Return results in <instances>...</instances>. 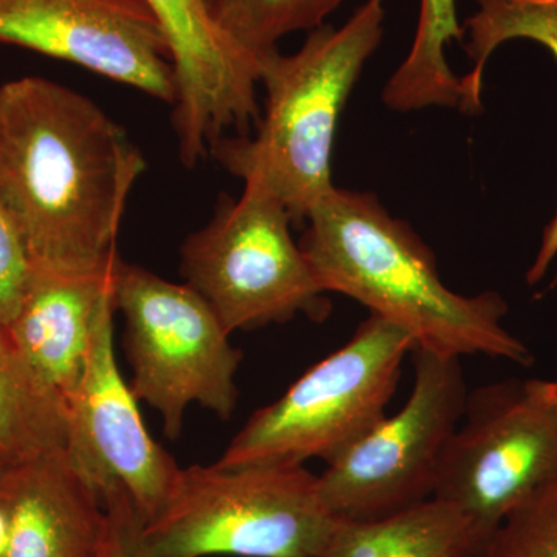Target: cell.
Instances as JSON below:
<instances>
[{"label":"cell","instance_id":"6da1fadb","mask_svg":"<svg viewBox=\"0 0 557 557\" xmlns=\"http://www.w3.org/2000/svg\"><path fill=\"white\" fill-rule=\"evenodd\" d=\"M146 170L127 132L79 91L25 76L0 87V201L33 267L108 269Z\"/></svg>","mask_w":557,"mask_h":557},{"label":"cell","instance_id":"7a4b0ae2","mask_svg":"<svg viewBox=\"0 0 557 557\" xmlns=\"http://www.w3.org/2000/svg\"><path fill=\"white\" fill-rule=\"evenodd\" d=\"M299 247L319 285L368 307L416 341L449 357L483 355L534 364V355L504 325L498 293H454L440 277L434 252L376 196L333 188L306 220Z\"/></svg>","mask_w":557,"mask_h":557},{"label":"cell","instance_id":"3957f363","mask_svg":"<svg viewBox=\"0 0 557 557\" xmlns=\"http://www.w3.org/2000/svg\"><path fill=\"white\" fill-rule=\"evenodd\" d=\"M384 16V0H366L343 27L310 32L295 54L260 57L265 108L255 134L222 138L211 149L231 174L263 183L293 223H306L335 188L330 161L339 115L380 47Z\"/></svg>","mask_w":557,"mask_h":557},{"label":"cell","instance_id":"277c9868","mask_svg":"<svg viewBox=\"0 0 557 557\" xmlns=\"http://www.w3.org/2000/svg\"><path fill=\"white\" fill-rule=\"evenodd\" d=\"M338 518L306 465L180 469L159 515L143 523L139 557H317Z\"/></svg>","mask_w":557,"mask_h":557},{"label":"cell","instance_id":"5b68a950","mask_svg":"<svg viewBox=\"0 0 557 557\" xmlns=\"http://www.w3.org/2000/svg\"><path fill=\"white\" fill-rule=\"evenodd\" d=\"M413 347L405 330L370 313L343 347L256 410L215 463H332L386 417Z\"/></svg>","mask_w":557,"mask_h":557},{"label":"cell","instance_id":"8992f818","mask_svg":"<svg viewBox=\"0 0 557 557\" xmlns=\"http://www.w3.org/2000/svg\"><path fill=\"white\" fill-rule=\"evenodd\" d=\"M292 218L263 183L245 182L237 199L222 194L207 225L180 248V273L226 332L287 324L332 310L309 260L293 239Z\"/></svg>","mask_w":557,"mask_h":557},{"label":"cell","instance_id":"52a82bcc","mask_svg":"<svg viewBox=\"0 0 557 557\" xmlns=\"http://www.w3.org/2000/svg\"><path fill=\"white\" fill-rule=\"evenodd\" d=\"M116 310L126 321L131 388L163 418L168 438L180 437L190 405L222 420L237 408L242 354L211 306L188 284L116 260Z\"/></svg>","mask_w":557,"mask_h":557},{"label":"cell","instance_id":"ba28073f","mask_svg":"<svg viewBox=\"0 0 557 557\" xmlns=\"http://www.w3.org/2000/svg\"><path fill=\"white\" fill-rule=\"evenodd\" d=\"M556 475L557 381H498L468 394L434 497L468 519L485 556L505 519Z\"/></svg>","mask_w":557,"mask_h":557},{"label":"cell","instance_id":"9c48e42d","mask_svg":"<svg viewBox=\"0 0 557 557\" xmlns=\"http://www.w3.org/2000/svg\"><path fill=\"white\" fill-rule=\"evenodd\" d=\"M413 387L395 416L384 417L318 475L333 516L368 520L434 497L440 460L453 437L468 388L461 358L413 347Z\"/></svg>","mask_w":557,"mask_h":557},{"label":"cell","instance_id":"30bf717a","mask_svg":"<svg viewBox=\"0 0 557 557\" xmlns=\"http://www.w3.org/2000/svg\"><path fill=\"white\" fill-rule=\"evenodd\" d=\"M0 44L177 100L170 44L145 0H0Z\"/></svg>","mask_w":557,"mask_h":557},{"label":"cell","instance_id":"8fae6325","mask_svg":"<svg viewBox=\"0 0 557 557\" xmlns=\"http://www.w3.org/2000/svg\"><path fill=\"white\" fill-rule=\"evenodd\" d=\"M113 314L102 317L86 369L69 401V461L101 498L121 486L143 523L166 504L180 474L177 461L150 437L137 397L124 383L113 348Z\"/></svg>","mask_w":557,"mask_h":557},{"label":"cell","instance_id":"7c38bea8","mask_svg":"<svg viewBox=\"0 0 557 557\" xmlns=\"http://www.w3.org/2000/svg\"><path fill=\"white\" fill-rule=\"evenodd\" d=\"M170 44L177 100L172 126L178 157L194 168L215 143L258 124L259 64L209 17L203 0H145Z\"/></svg>","mask_w":557,"mask_h":557},{"label":"cell","instance_id":"4fadbf2b","mask_svg":"<svg viewBox=\"0 0 557 557\" xmlns=\"http://www.w3.org/2000/svg\"><path fill=\"white\" fill-rule=\"evenodd\" d=\"M116 260L97 271L33 267L20 311L7 327L22 357L65 406L78 388L102 317L116 310Z\"/></svg>","mask_w":557,"mask_h":557},{"label":"cell","instance_id":"5bb4252c","mask_svg":"<svg viewBox=\"0 0 557 557\" xmlns=\"http://www.w3.org/2000/svg\"><path fill=\"white\" fill-rule=\"evenodd\" d=\"M0 505L10 523L3 557L108 556V511L65 450L11 463Z\"/></svg>","mask_w":557,"mask_h":557},{"label":"cell","instance_id":"9a60e30c","mask_svg":"<svg viewBox=\"0 0 557 557\" xmlns=\"http://www.w3.org/2000/svg\"><path fill=\"white\" fill-rule=\"evenodd\" d=\"M317 557H483V548L468 519L432 497L381 518L341 519Z\"/></svg>","mask_w":557,"mask_h":557},{"label":"cell","instance_id":"2e32d148","mask_svg":"<svg viewBox=\"0 0 557 557\" xmlns=\"http://www.w3.org/2000/svg\"><path fill=\"white\" fill-rule=\"evenodd\" d=\"M67 406L28 366L0 324V449L11 463L67 448Z\"/></svg>","mask_w":557,"mask_h":557},{"label":"cell","instance_id":"e0dca14e","mask_svg":"<svg viewBox=\"0 0 557 557\" xmlns=\"http://www.w3.org/2000/svg\"><path fill=\"white\" fill-rule=\"evenodd\" d=\"M463 39L456 0H421L412 49L384 86V104L401 113L432 106L458 108L460 78L450 70L445 49Z\"/></svg>","mask_w":557,"mask_h":557},{"label":"cell","instance_id":"ac0fdd59","mask_svg":"<svg viewBox=\"0 0 557 557\" xmlns=\"http://www.w3.org/2000/svg\"><path fill=\"white\" fill-rule=\"evenodd\" d=\"M479 11L465 21V46L474 69L461 83V112L482 110L483 69L487 58L509 39H531L544 46L557 62V0H478Z\"/></svg>","mask_w":557,"mask_h":557},{"label":"cell","instance_id":"d6986e66","mask_svg":"<svg viewBox=\"0 0 557 557\" xmlns=\"http://www.w3.org/2000/svg\"><path fill=\"white\" fill-rule=\"evenodd\" d=\"M344 0H203L209 17L223 35L259 60L277 50V42L296 32L324 25Z\"/></svg>","mask_w":557,"mask_h":557},{"label":"cell","instance_id":"ffe728a7","mask_svg":"<svg viewBox=\"0 0 557 557\" xmlns=\"http://www.w3.org/2000/svg\"><path fill=\"white\" fill-rule=\"evenodd\" d=\"M483 557H557V475L505 519Z\"/></svg>","mask_w":557,"mask_h":557},{"label":"cell","instance_id":"44dd1931","mask_svg":"<svg viewBox=\"0 0 557 557\" xmlns=\"http://www.w3.org/2000/svg\"><path fill=\"white\" fill-rule=\"evenodd\" d=\"M33 265L20 231L0 201V324L9 327L27 292Z\"/></svg>","mask_w":557,"mask_h":557},{"label":"cell","instance_id":"7402d4cb","mask_svg":"<svg viewBox=\"0 0 557 557\" xmlns=\"http://www.w3.org/2000/svg\"><path fill=\"white\" fill-rule=\"evenodd\" d=\"M109 518V557H139L138 539L143 520L129 494L121 486L102 496Z\"/></svg>","mask_w":557,"mask_h":557},{"label":"cell","instance_id":"603a6c76","mask_svg":"<svg viewBox=\"0 0 557 557\" xmlns=\"http://www.w3.org/2000/svg\"><path fill=\"white\" fill-rule=\"evenodd\" d=\"M557 256V208L555 215L549 220L545 226L544 234H542L541 247L534 259L533 265L530 267L527 273L528 285H536L542 277L547 274L549 265Z\"/></svg>","mask_w":557,"mask_h":557},{"label":"cell","instance_id":"cb8c5ba5","mask_svg":"<svg viewBox=\"0 0 557 557\" xmlns=\"http://www.w3.org/2000/svg\"><path fill=\"white\" fill-rule=\"evenodd\" d=\"M10 523L5 509L0 505V557L5 556L7 547H9Z\"/></svg>","mask_w":557,"mask_h":557},{"label":"cell","instance_id":"d4e9b609","mask_svg":"<svg viewBox=\"0 0 557 557\" xmlns=\"http://www.w3.org/2000/svg\"><path fill=\"white\" fill-rule=\"evenodd\" d=\"M11 461L10 458L5 456L2 449H0V483H2L3 475L9 471Z\"/></svg>","mask_w":557,"mask_h":557},{"label":"cell","instance_id":"484cf974","mask_svg":"<svg viewBox=\"0 0 557 557\" xmlns=\"http://www.w3.org/2000/svg\"><path fill=\"white\" fill-rule=\"evenodd\" d=\"M106 557H109V552H108V556H106Z\"/></svg>","mask_w":557,"mask_h":557}]
</instances>
